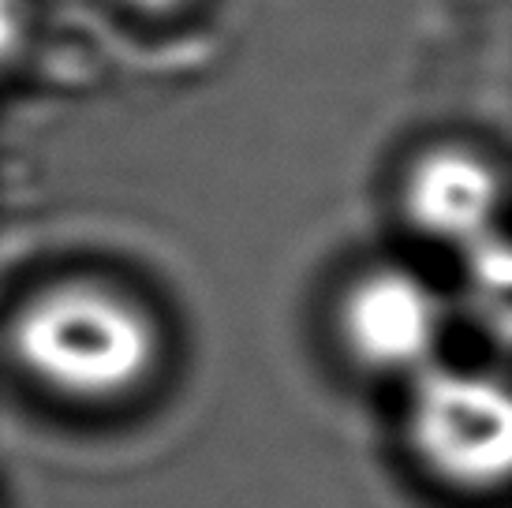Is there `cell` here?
Masks as SVG:
<instances>
[{
    "mask_svg": "<svg viewBox=\"0 0 512 508\" xmlns=\"http://www.w3.org/2000/svg\"><path fill=\"white\" fill-rule=\"evenodd\" d=\"M408 441L419 464L453 490L486 494L509 479L512 404L501 378L430 363L412 378Z\"/></svg>",
    "mask_w": 512,
    "mask_h": 508,
    "instance_id": "7a4b0ae2",
    "label": "cell"
},
{
    "mask_svg": "<svg viewBox=\"0 0 512 508\" xmlns=\"http://www.w3.org/2000/svg\"><path fill=\"white\" fill-rule=\"evenodd\" d=\"M27 38V4L23 0H0V71L15 60Z\"/></svg>",
    "mask_w": 512,
    "mask_h": 508,
    "instance_id": "8992f818",
    "label": "cell"
},
{
    "mask_svg": "<svg viewBox=\"0 0 512 508\" xmlns=\"http://www.w3.org/2000/svg\"><path fill=\"white\" fill-rule=\"evenodd\" d=\"M468 254V277L471 292L486 303L498 307V318H509V247L501 240V232H490L483 240H475L471 247H464Z\"/></svg>",
    "mask_w": 512,
    "mask_h": 508,
    "instance_id": "5b68a950",
    "label": "cell"
},
{
    "mask_svg": "<svg viewBox=\"0 0 512 508\" xmlns=\"http://www.w3.org/2000/svg\"><path fill=\"white\" fill-rule=\"evenodd\" d=\"M19 367L49 393L105 404L135 393L157 367L150 314L98 281H60L30 296L12 322Z\"/></svg>",
    "mask_w": 512,
    "mask_h": 508,
    "instance_id": "6da1fadb",
    "label": "cell"
},
{
    "mask_svg": "<svg viewBox=\"0 0 512 508\" xmlns=\"http://www.w3.org/2000/svg\"><path fill=\"white\" fill-rule=\"evenodd\" d=\"M128 4L146 15H169V12H176V8H184L187 0H128Z\"/></svg>",
    "mask_w": 512,
    "mask_h": 508,
    "instance_id": "52a82bcc",
    "label": "cell"
},
{
    "mask_svg": "<svg viewBox=\"0 0 512 508\" xmlns=\"http://www.w3.org/2000/svg\"><path fill=\"white\" fill-rule=\"evenodd\" d=\"M341 337L356 363L378 374H408L438 363L445 307L412 269L382 266L352 281L341 303Z\"/></svg>",
    "mask_w": 512,
    "mask_h": 508,
    "instance_id": "3957f363",
    "label": "cell"
},
{
    "mask_svg": "<svg viewBox=\"0 0 512 508\" xmlns=\"http://www.w3.org/2000/svg\"><path fill=\"white\" fill-rule=\"evenodd\" d=\"M501 176L486 157L441 146L412 165L404 180V213L427 240L471 247L498 232Z\"/></svg>",
    "mask_w": 512,
    "mask_h": 508,
    "instance_id": "277c9868",
    "label": "cell"
}]
</instances>
